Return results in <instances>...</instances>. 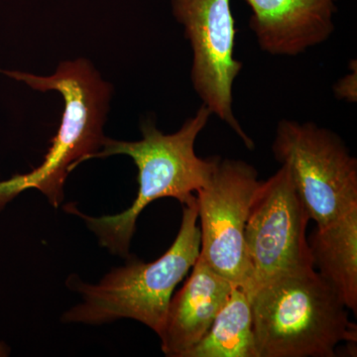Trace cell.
<instances>
[{"label": "cell", "mask_w": 357, "mask_h": 357, "mask_svg": "<svg viewBox=\"0 0 357 357\" xmlns=\"http://www.w3.org/2000/svg\"><path fill=\"white\" fill-rule=\"evenodd\" d=\"M211 115V110L202 103L196 114L188 119L177 132L164 134L153 121H146L141 124L142 139L119 141L105 137L102 148L89 160L112 155L130 157L138 169L137 197L128 210L116 215L89 217L74 204H67L66 211L81 218L100 245L112 255L129 258L136 222L148 204L163 198L187 204L210 180L218 156L201 158L195 144Z\"/></svg>", "instance_id": "6da1fadb"}, {"label": "cell", "mask_w": 357, "mask_h": 357, "mask_svg": "<svg viewBox=\"0 0 357 357\" xmlns=\"http://www.w3.org/2000/svg\"><path fill=\"white\" fill-rule=\"evenodd\" d=\"M0 73L35 91H58L65 102L60 128L41 165L0 182V211L30 189L38 190L57 208L64 201V185L69 173L102 146L112 86L103 81L86 59L61 63L55 74L49 77L13 70Z\"/></svg>", "instance_id": "7a4b0ae2"}, {"label": "cell", "mask_w": 357, "mask_h": 357, "mask_svg": "<svg viewBox=\"0 0 357 357\" xmlns=\"http://www.w3.org/2000/svg\"><path fill=\"white\" fill-rule=\"evenodd\" d=\"M258 357H335L356 345L349 310L314 268L295 272L249 295Z\"/></svg>", "instance_id": "3957f363"}, {"label": "cell", "mask_w": 357, "mask_h": 357, "mask_svg": "<svg viewBox=\"0 0 357 357\" xmlns=\"http://www.w3.org/2000/svg\"><path fill=\"white\" fill-rule=\"evenodd\" d=\"M196 197L184 204L182 222L172 245L153 262L130 260L112 269L96 285L68 281L83 302L70 307L63 323L102 325L119 319H131L163 332L169 304L178 283L194 266L201 250Z\"/></svg>", "instance_id": "277c9868"}, {"label": "cell", "mask_w": 357, "mask_h": 357, "mask_svg": "<svg viewBox=\"0 0 357 357\" xmlns=\"http://www.w3.org/2000/svg\"><path fill=\"white\" fill-rule=\"evenodd\" d=\"M272 153L290 171L317 227L357 206V160L331 129L312 121L282 119L275 132Z\"/></svg>", "instance_id": "5b68a950"}, {"label": "cell", "mask_w": 357, "mask_h": 357, "mask_svg": "<svg viewBox=\"0 0 357 357\" xmlns=\"http://www.w3.org/2000/svg\"><path fill=\"white\" fill-rule=\"evenodd\" d=\"M310 215L285 165L261 181L244 232L248 295L267 282L314 268L307 243Z\"/></svg>", "instance_id": "8992f818"}, {"label": "cell", "mask_w": 357, "mask_h": 357, "mask_svg": "<svg viewBox=\"0 0 357 357\" xmlns=\"http://www.w3.org/2000/svg\"><path fill=\"white\" fill-rule=\"evenodd\" d=\"M171 3L191 45L194 91L211 114L227 124L248 149H255L234 112L232 91L243 64L234 57L236 30L230 0H171Z\"/></svg>", "instance_id": "52a82bcc"}, {"label": "cell", "mask_w": 357, "mask_h": 357, "mask_svg": "<svg viewBox=\"0 0 357 357\" xmlns=\"http://www.w3.org/2000/svg\"><path fill=\"white\" fill-rule=\"evenodd\" d=\"M261 181L255 167L218 157L210 180L196 192L201 222L199 256L236 286L248 288L245 232L249 211Z\"/></svg>", "instance_id": "ba28073f"}, {"label": "cell", "mask_w": 357, "mask_h": 357, "mask_svg": "<svg viewBox=\"0 0 357 357\" xmlns=\"http://www.w3.org/2000/svg\"><path fill=\"white\" fill-rule=\"evenodd\" d=\"M258 46L272 56L296 57L335 31L338 0H244Z\"/></svg>", "instance_id": "9c48e42d"}, {"label": "cell", "mask_w": 357, "mask_h": 357, "mask_svg": "<svg viewBox=\"0 0 357 357\" xmlns=\"http://www.w3.org/2000/svg\"><path fill=\"white\" fill-rule=\"evenodd\" d=\"M236 287L199 255L191 276L176 294L160 335L166 356L185 357L203 340Z\"/></svg>", "instance_id": "30bf717a"}, {"label": "cell", "mask_w": 357, "mask_h": 357, "mask_svg": "<svg viewBox=\"0 0 357 357\" xmlns=\"http://www.w3.org/2000/svg\"><path fill=\"white\" fill-rule=\"evenodd\" d=\"M314 268L347 310L357 312V206L307 238Z\"/></svg>", "instance_id": "8fae6325"}, {"label": "cell", "mask_w": 357, "mask_h": 357, "mask_svg": "<svg viewBox=\"0 0 357 357\" xmlns=\"http://www.w3.org/2000/svg\"><path fill=\"white\" fill-rule=\"evenodd\" d=\"M185 357H258L250 298L245 289L234 288L208 332Z\"/></svg>", "instance_id": "7c38bea8"}, {"label": "cell", "mask_w": 357, "mask_h": 357, "mask_svg": "<svg viewBox=\"0 0 357 357\" xmlns=\"http://www.w3.org/2000/svg\"><path fill=\"white\" fill-rule=\"evenodd\" d=\"M349 69L351 72L338 79L333 86L335 98L347 100V102L356 103L357 100V67L356 60L351 61Z\"/></svg>", "instance_id": "4fadbf2b"}]
</instances>
